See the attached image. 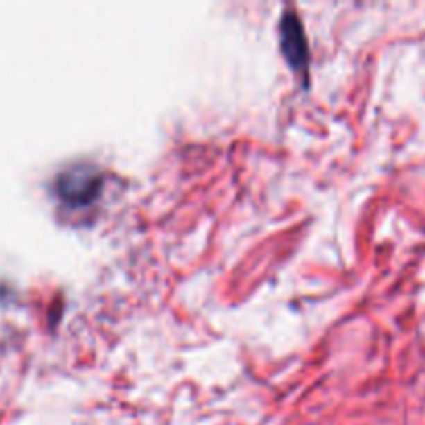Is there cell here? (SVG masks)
Listing matches in <instances>:
<instances>
[{
	"label": "cell",
	"instance_id": "obj_1",
	"mask_svg": "<svg viewBox=\"0 0 425 425\" xmlns=\"http://www.w3.org/2000/svg\"><path fill=\"white\" fill-rule=\"evenodd\" d=\"M54 189L60 202L79 208L98 198L102 189V175L92 164H75L58 173Z\"/></svg>",
	"mask_w": 425,
	"mask_h": 425
},
{
	"label": "cell",
	"instance_id": "obj_2",
	"mask_svg": "<svg viewBox=\"0 0 425 425\" xmlns=\"http://www.w3.org/2000/svg\"><path fill=\"white\" fill-rule=\"evenodd\" d=\"M280 44H282V52L288 58V62L295 69L305 71L309 62L307 37H305L299 15L293 10H286L280 21Z\"/></svg>",
	"mask_w": 425,
	"mask_h": 425
}]
</instances>
